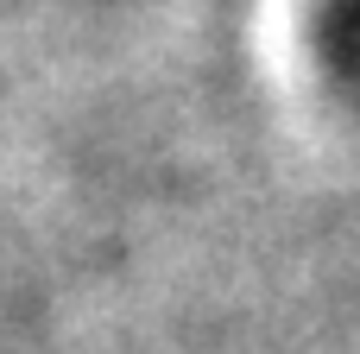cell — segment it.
I'll return each mask as SVG.
<instances>
[{
    "label": "cell",
    "instance_id": "6da1fadb",
    "mask_svg": "<svg viewBox=\"0 0 360 354\" xmlns=\"http://www.w3.org/2000/svg\"><path fill=\"white\" fill-rule=\"evenodd\" d=\"M316 32H323V51H329V63H335L348 82H360V0H329Z\"/></svg>",
    "mask_w": 360,
    "mask_h": 354
}]
</instances>
